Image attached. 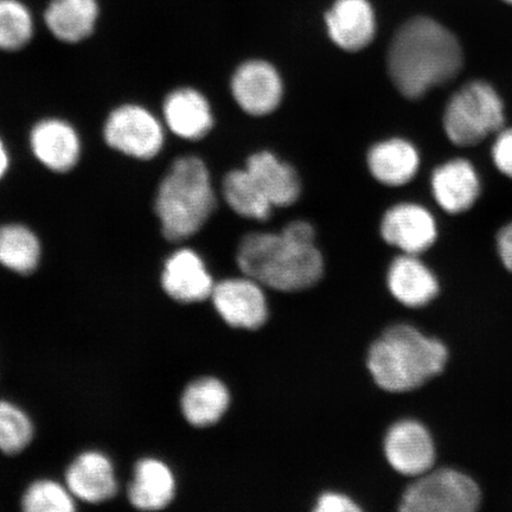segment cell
I'll return each instance as SVG.
<instances>
[{
	"mask_svg": "<svg viewBox=\"0 0 512 512\" xmlns=\"http://www.w3.org/2000/svg\"><path fill=\"white\" fill-rule=\"evenodd\" d=\"M104 137L113 150L140 160L156 157L164 145L162 124L138 105L115 108L106 120Z\"/></svg>",
	"mask_w": 512,
	"mask_h": 512,
	"instance_id": "7",
	"label": "cell"
},
{
	"mask_svg": "<svg viewBox=\"0 0 512 512\" xmlns=\"http://www.w3.org/2000/svg\"><path fill=\"white\" fill-rule=\"evenodd\" d=\"M480 504L475 480L452 469L428 471L419 476L401 499L403 512H472Z\"/></svg>",
	"mask_w": 512,
	"mask_h": 512,
	"instance_id": "6",
	"label": "cell"
},
{
	"mask_svg": "<svg viewBox=\"0 0 512 512\" xmlns=\"http://www.w3.org/2000/svg\"><path fill=\"white\" fill-rule=\"evenodd\" d=\"M238 264L256 283L284 292L311 287L323 275V258L315 243L293 240L283 232L246 235Z\"/></svg>",
	"mask_w": 512,
	"mask_h": 512,
	"instance_id": "3",
	"label": "cell"
},
{
	"mask_svg": "<svg viewBox=\"0 0 512 512\" xmlns=\"http://www.w3.org/2000/svg\"><path fill=\"white\" fill-rule=\"evenodd\" d=\"M34 17L22 0H0V50L24 48L34 36Z\"/></svg>",
	"mask_w": 512,
	"mask_h": 512,
	"instance_id": "26",
	"label": "cell"
},
{
	"mask_svg": "<svg viewBox=\"0 0 512 512\" xmlns=\"http://www.w3.org/2000/svg\"><path fill=\"white\" fill-rule=\"evenodd\" d=\"M176 483L171 470L157 459H143L134 470V479L128 489L133 507L155 511L168 507L174 499Z\"/></svg>",
	"mask_w": 512,
	"mask_h": 512,
	"instance_id": "20",
	"label": "cell"
},
{
	"mask_svg": "<svg viewBox=\"0 0 512 512\" xmlns=\"http://www.w3.org/2000/svg\"><path fill=\"white\" fill-rule=\"evenodd\" d=\"M69 489L51 480H40L25 492L22 505L27 512H72L75 505Z\"/></svg>",
	"mask_w": 512,
	"mask_h": 512,
	"instance_id": "28",
	"label": "cell"
},
{
	"mask_svg": "<svg viewBox=\"0 0 512 512\" xmlns=\"http://www.w3.org/2000/svg\"><path fill=\"white\" fill-rule=\"evenodd\" d=\"M34 427L27 415L11 403L0 401V451L22 452L30 444Z\"/></svg>",
	"mask_w": 512,
	"mask_h": 512,
	"instance_id": "27",
	"label": "cell"
},
{
	"mask_svg": "<svg viewBox=\"0 0 512 512\" xmlns=\"http://www.w3.org/2000/svg\"><path fill=\"white\" fill-rule=\"evenodd\" d=\"M492 157L497 169L512 179V128L499 132L492 147Z\"/></svg>",
	"mask_w": 512,
	"mask_h": 512,
	"instance_id": "29",
	"label": "cell"
},
{
	"mask_svg": "<svg viewBox=\"0 0 512 512\" xmlns=\"http://www.w3.org/2000/svg\"><path fill=\"white\" fill-rule=\"evenodd\" d=\"M223 195L229 207L246 219L266 221L272 204L246 170L230 172L223 182Z\"/></svg>",
	"mask_w": 512,
	"mask_h": 512,
	"instance_id": "25",
	"label": "cell"
},
{
	"mask_svg": "<svg viewBox=\"0 0 512 512\" xmlns=\"http://www.w3.org/2000/svg\"><path fill=\"white\" fill-rule=\"evenodd\" d=\"M384 452L393 469L401 475L419 477L431 471L435 448L426 428L413 420L400 421L390 428Z\"/></svg>",
	"mask_w": 512,
	"mask_h": 512,
	"instance_id": "9",
	"label": "cell"
},
{
	"mask_svg": "<svg viewBox=\"0 0 512 512\" xmlns=\"http://www.w3.org/2000/svg\"><path fill=\"white\" fill-rule=\"evenodd\" d=\"M315 511L355 512L360 511V508H358L357 505L347 496L331 494V492H329V494H324L319 497Z\"/></svg>",
	"mask_w": 512,
	"mask_h": 512,
	"instance_id": "30",
	"label": "cell"
},
{
	"mask_svg": "<svg viewBox=\"0 0 512 512\" xmlns=\"http://www.w3.org/2000/svg\"><path fill=\"white\" fill-rule=\"evenodd\" d=\"M9 169V155L6 151L2 139H0V179L4 177L6 171Z\"/></svg>",
	"mask_w": 512,
	"mask_h": 512,
	"instance_id": "32",
	"label": "cell"
},
{
	"mask_svg": "<svg viewBox=\"0 0 512 512\" xmlns=\"http://www.w3.org/2000/svg\"><path fill=\"white\" fill-rule=\"evenodd\" d=\"M504 2H507L509 4H512V0H504Z\"/></svg>",
	"mask_w": 512,
	"mask_h": 512,
	"instance_id": "33",
	"label": "cell"
},
{
	"mask_svg": "<svg viewBox=\"0 0 512 512\" xmlns=\"http://www.w3.org/2000/svg\"><path fill=\"white\" fill-rule=\"evenodd\" d=\"M247 171L272 206L287 207L298 200L300 182L290 165L281 163L270 152L256 153L247 162Z\"/></svg>",
	"mask_w": 512,
	"mask_h": 512,
	"instance_id": "21",
	"label": "cell"
},
{
	"mask_svg": "<svg viewBox=\"0 0 512 512\" xmlns=\"http://www.w3.org/2000/svg\"><path fill=\"white\" fill-rule=\"evenodd\" d=\"M162 283L171 298L187 304L211 297L215 286L200 255L191 249H181L170 256Z\"/></svg>",
	"mask_w": 512,
	"mask_h": 512,
	"instance_id": "13",
	"label": "cell"
},
{
	"mask_svg": "<svg viewBox=\"0 0 512 512\" xmlns=\"http://www.w3.org/2000/svg\"><path fill=\"white\" fill-rule=\"evenodd\" d=\"M462 68L457 37L431 18H414L402 25L389 47L390 79L407 99L422 98L457 78Z\"/></svg>",
	"mask_w": 512,
	"mask_h": 512,
	"instance_id": "1",
	"label": "cell"
},
{
	"mask_svg": "<svg viewBox=\"0 0 512 512\" xmlns=\"http://www.w3.org/2000/svg\"><path fill=\"white\" fill-rule=\"evenodd\" d=\"M497 249L504 266L512 272V222L499 232L497 236Z\"/></svg>",
	"mask_w": 512,
	"mask_h": 512,
	"instance_id": "31",
	"label": "cell"
},
{
	"mask_svg": "<svg viewBox=\"0 0 512 512\" xmlns=\"http://www.w3.org/2000/svg\"><path fill=\"white\" fill-rule=\"evenodd\" d=\"M30 145L35 157L54 172L72 170L81 155L78 132L60 119H46L37 123L30 134Z\"/></svg>",
	"mask_w": 512,
	"mask_h": 512,
	"instance_id": "12",
	"label": "cell"
},
{
	"mask_svg": "<svg viewBox=\"0 0 512 512\" xmlns=\"http://www.w3.org/2000/svg\"><path fill=\"white\" fill-rule=\"evenodd\" d=\"M99 14L98 0H51L44 22L57 40L79 43L93 34Z\"/></svg>",
	"mask_w": 512,
	"mask_h": 512,
	"instance_id": "19",
	"label": "cell"
},
{
	"mask_svg": "<svg viewBox=\"0 0 512 512\" xmlns=\"http://www.w3.org/2000/svg\"><path fill=\"white\" fill-rule=\"evenodd\" d=\"M163 113L166 125L183 139H201L214 124L207 99L191 88H179L166 96Z\"/></svg>",
	"mask_w": 512,
	"mask_h": 512,
	"instance_id": "17",
	"label": "cell"
},
{
	"mask_svg": "<svg viewBox=\"0 0 512 512\" xmlns=\"http://www.w3.org/2000/svg\"><path fill=\"white\" fill-rule=\"evenodd\" d=\"M504 124V105L495 88L472 81L448 101L444 127L448 139L458 146H475Z\"/></svg>",
	"mask_w": 512,
	"mask_h": 512,
	"instance_id": "5",
	"label": "cell"
},
{
	"mask_svg": "<svg viewBox=\"0 0 512 512\" xmlns=\"http://www.w3.org/2000/svg\"><path fill=\"white\" fill-rule=\"evenodd\" d=\"M447 349L409 325H395L371 345L368 368L377 386L387 392H409L444 370Z\"/></svg>",
	"mask_w": 512,
	"mask_h": 512,
	"instance_id": "2",
	"label": "cell"
},
{
	"mask_svg": "<svg viewBox=\"0 0 512 512\" xmlns=\"http://www.w3.org/2000/svg\"><path fill=\"white\" fill-rule=\"evenodd\" d=\"M388 285L393 296L409 307L427 305L439 292L434 274L411 254L394 260L389 268Z\"/></svg>",
	"mask_w": 512,
	"mask_h": 512,
	"instance_id": "18",
	"label": "cell"
},
{
	"mask_svg": "<svg viewBox=\"0 0 512 512\" xmlns=\"http://www.w3.org/2000/svg\"><path fill=\"white\" fill-rule=\"evenodd\" d=\"M381 233L389 245L406 254L427 251L437 239V224L425 208L416 204H400L384 215Z\"/></svg>",
	"mask_w": 512,
	"mask_h": 512,
	"instance_id": "11",
	"label": "cell"
},
{
	"mask_svg": "<svg viewBox=\"0 0 512 512\" xmlns=\"http://www.w3.org/2000/svg\"><path fill=\"white\" fill-rule=\"evenodd\" d=\"M40 258V241L31 229L16 223L0 227V264L16 273L30 274Z\"/></svg>",
	"mask_w": 512,
	"mask_h": 512,
	"instance_id": "24",
	"label": "cell"
},
{
	"mask_svg": "<svg viewBox=\"0 0 512 512\" xmlns=\"http://www.w3.org/2000/svg\"><path fill=\"white\" fill-rule=\"evenodd\" d=\"M252 278L229 279L214 286L211 298L217 312L234 328L255 330L267 319V302Z\"/></svg>",
	"mask_w": 512,
	"mask_h": 512,
	"instance_id": "8",
	"label": "cell"
},
{
	"mask_svg": "<svg viewBox=\"0 0 512 512\" xmlns=\"http://www.w3.org/2000/svg\"><path fill=\"white\" fill-rule=\"evenodd\" d=\"M432 190L435 201L447 213H464L477 201L479 178L469 160L454 159L433 172Z\"/></svg>",
	"mask_w": 512,
	"mask_h": 512,
	"instance_id": "14",
	"label": "cell"
},
{
	"mask_svg": "<svg viewBox=\"0 0 512 512\" xmlns=\"http://www.w3.org/2000/svg\"><path fill=\"white\" fill-rule=\"evenodd\" d=\"M229 393L224 384L204 377L189 384L182 396V411L191 425L207 427L216 424L229 407Z\"/></svg>",
	"mask_w": 512,
	"mask_h": 512,
	"instance_id": "23",
	"label": "cell"
},
{
	"mask_svg": "<svg viewBox=\"0 0 512 512\" xmlns=\"http://www.w3.org/2000/svg\"><path fill=\"white\" fill-rule=\"evenodd\" d=\"M66 480L72 495L87 503L105 502L118 490L112 463L99 452L82 453L76 458L69 466Z\"/></svg>",
	"mask_w": 512,
	"mask_h": 512,
	"instance_id": "16",
	"label": "cell"
},
{
	"mask_svg": "<svg viewBox=\"0 0 512 512\" xmlns=\"http://www.w3.org/2000/svg\"><path fill=\"white\" fill-rule=\"evenodd\" d=\"M232 92L243 111L259 117L272 113L279 106L283 83L270 63L249 61L233 75Z\"/></svg>",
	"mask_w": 512,
	"mask_h": 512,
	"instance_id": "10",
	"label": "cell"
},
{
	"mask_svg": "<svg viewBox=\"0 0 512 512\" xmlns=\"http://www.w3.org/2000/svg\"><path fill=\"white\" fill-rule=\"evenodd\" d=\"M216 200L207 166L197 157L175 160L159 185L155 210L171 242L190 238L214 213Z\"/></svg>",
	"mask_w": 512,
	"mask_h": 512,
	"instance_id": "4",
	"label": "cell"
},
{
	"mask_svg": "<svg viewBox=\"0 0 512 512\" xmlns=\"http://www.w3.org/2000/svg\"><path fill=\"white\" fill-rule=\"evenodd\" d=\"M419 155L405 140L393 139L369 151L368 164L377 181L398 187L411 181L419 169Z\"/></svg>",
	"mask_w": 512,
	"mask_h": 512,
	"instance_id": "22",
	"label": "cell"
},
{
	"mask_svg": "<svg viewBox=\"0 0 512 512\" xmlns=\"http://www.w3.org/2000/svg\"><path fill=\"white\" fill-rule=\"evenodd\" d=\"M329 35L339 48L358 51L375 35V16L367 0H337L326 15Z\"/></svg>",
	"mask_w": 512,
	"mask_h": 512,
	"instance_id": "15",
	"label": "cell"
}]
</instances>
